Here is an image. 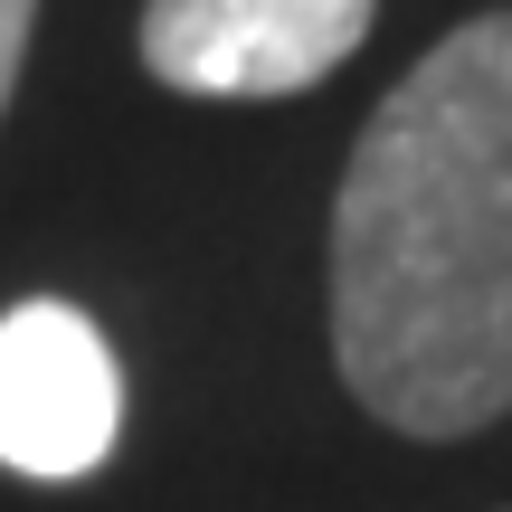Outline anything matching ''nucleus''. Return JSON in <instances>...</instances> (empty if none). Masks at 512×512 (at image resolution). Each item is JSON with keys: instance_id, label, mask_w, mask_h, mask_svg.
Instances as JSON below:
<instances>
[{"instance_id": "f257e3e1", "label": "nucleus", "mask_w": 512, "mask_h": 512, "mask_svg": "<svg viewBox=\"0 0 512 512\" xmlns=\"http://www.w3.org/2000/svg\"><path fill=\"white\" fill-rule=\"evenodd\" d=\"M332 351L399 437L512 408V10L437 38L370 114L332 209Z\"/></svg>"}, {"instance_id": "7ed1b4c3", "label": "nucleus", "mask_w": 512, "mask_h": 512, "mask_svg": "<svg viewBox=\"0 0 512 512\" xmlns=\"http://www.w3.org/2000/svg\"><path fill=\"white\" fill-rule=\"evenodd\" d=\"M124 437V370L76 304L0 313V465L76 484Z\"/></svg>"}, {"instance_id": "20e7f679", "label": "nucleus", "mask_w": 512, "mask_h": 512, "mask_svg": "<svg viewBox=\"0 0 512 512\" xmlns=\"http://www.w3.org/2000/svg\"><path fill=\"white\" fill-rule=\"evenodd\" d=\"M29 19H38V0H0V105H10L19 57H29Z\"/></svg>"}, {"instance_id": "f03ea898", "label": "nucleus", "mask_w": 512, "mask_h": 512, "mask_svg": "<svg viewBox=\"0 0 512 512\" xmlns=\"http://www.w3.org/2000/svg\"><path fill=\"white\" fill-rule=\"evenodd\" d=\"M380 0H143V67L181 95H294L370 38Z\"/></svg>"}]
</instances>
